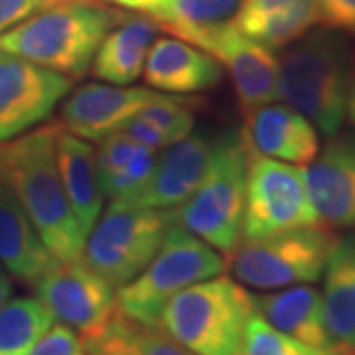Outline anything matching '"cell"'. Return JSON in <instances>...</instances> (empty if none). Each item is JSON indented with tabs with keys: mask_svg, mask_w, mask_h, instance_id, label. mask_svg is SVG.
<instances>
[{
	"mask_svg": "<svg viewBox=\"0 0 355 355\" xmlns=\"http://www.w3.org/2000/svg\"><path fill=\"white\" fill-rule=\"evenodd\" d=\"M99 142H101L99 150H95V164H97V178H99V186H101L103 182H107L127 164V160L137 148V142L119 130L111 132L109 137H105Z\"/></svg>",
	"mask_w": 355,
	"mask_h": 355,
	"instance_id": "30",
	"label": "cell"
},
{
	"mask_svg": "<svg viewBox=\"0 0 355 355\" xmlns=\"http://www.w3.org/2000/svg\"><path fill=\"white\" fill-rule=\"evenodd\" d=\"M253 306L254 312H259L270 326L298 342L312 347L334 345L326 328L322 294L308 284H296L286 291L253 296Z\"/></svg>",
	"mask_w": 355,
	"mask_h": 355,
	"instance_id": "21",
	"label": "cell"
},
{
	"mask_svg": "<svg viewBox=\"0 0 355 355\" xmlns=\"http://www.w3.org/2000/svg\"><path fill=\"white\" fill-rule=\"evenodd\" d=\"M247 146L241 132L216 140L209 168L198 190L174 209L178 225L227 257L243 239Z\"/></svg>",
	"mask_w": 355,
	"mask_h": 355,
	"instance_id": "6",
	"label": "cell"
},
{
	"mask_svg": "<svg viewBox=\"0 0 355 355\" xmlns=\"http://www.w3.org/2000/svg\"><path fill=\"white\" fill-rule=\"evenodd\" d=\"M336 235L324 225L298 227L263 239H241L227 254L235 280L257 291L318 282L328 265Z\"/></svg>",
	"mask_w": 355,
	"mask_h": 355,
	"instance_id": "8",
	"label": "cell"
},
{
	"mask_svg": "<svg viewBox=\"0 0 355 355\" xmlns=\"http://www.w3.org/2000/svg\"><path fill=\"white\" fill-rule=\"evenodd\" d=\"M10 296H12V282L6 275L4 266L0 265V308L10 300Z\"/></svg>",
	"mask_w": 355,
	"mask_h": 355,
	"instance_id": "37",
	"label": "cell"
},
{
	"mask_svg": "<svg viewBox=\"0 0 355 355\" xmlns=\"http://www.w3.org/2000/svg\"><path fill=\"white\" fill-rule=\"evenodd\" d=\"M146 85L166 93H200L217 87L221 65L180 38L154 40L142 67Z\"/></svg>",
	"mask_w": 355,
	"mask_h": 355,
	"instance_id": "17",
	"label": "cell"
},
{
	"mask_svg": "<svg viewBox=\"0 0 355 355\" xmlns=\"http://www.w3.org/2000/svg\"><path fill=\"white\" fill-rule=\"evenodd\" d=\"M55 162L73 216L89 235L103 211V191L97 178L95 148L87 140L60 127L55 139Z\"/></svg>",
	"mask_w": 355,
	"mask_h": 355,
	"instance_id": "22",
	"label": "cell"
},
{
	"mask_svg": "<svg viewBox=\"0 0 355 355\" xmlns=\"http://www.w3.org/2000/svg\"><path fill=\"white\" fill-rule=\"evenodd\" d=\"M345 119L349 127L355 128V55L349 62V73H347V89H345Z\"/></svg>",
	"mask_w": 355,
	"mask_h": 355,
	"instance_id": "36",
	"label": "cell"
},
{
	"mask_svg": "<svg viewBox=\"0 0 355 355\" xmlns=\"http://www.w3.org/2000/svg\"><path fill=\"white\" fill-rule=\"evenodd\" d=\"M156 158H158L156 148L137 144V148L127 160V164L101 184L103 198L125 200L128 196H132L148 180L154 164H156Z\"/></svg>",
	"mask_w": 355,
	"mask_h": 355,
	"instance_id": "29",
	"label": "cell"
},
{
	"mask_svg": "<svg viewBox=\"0 0 355 355\" xmlns=\"http://www.w3.org/2000/svg\"><path fill=\"white\" fill-rule=\"evenodd\" d=\"M241 137L247 153L296 166L310 164L320 150L316 127L286 103H268L245 114Z\"/></svg>",
	"mask_w": 355,
	"mask_h": 355,
	"instance_id": "16",
	"label": "cell"
},
{
	"mask_svg": "<svg viewBox=\"0 0 355 355\" xmlns=\"http://www.w3.org/2000/svg\"><path fill=\"white\" fill-rule=\"evenodd\" d=\"M60 123L24 132L0 144V174L34 223L40 239L58 263L79 261L87 233L81 229L65 196L55 139Z\"/></svg>",
	"mask_w": 355,
	"mask_h": 355,
	"instance_id": "1",
	"label": "cell"
},
{
	"mask_svg": "<svg viewBox=\"0 0 355 355\" xmlns=\"http://www.w3.org/2000/svg\"><path fill=\"white\" fill-rule=\"evenodd\" d=\"M196 99L180 95H154L140 109L139 116L162 130L172 142L186 139L196 125Z\"/></svg>",
	"mask_w": 355,
	"mask_h": 355,
	"instance_id": "27",
	"label": "cell"
},
{
	"mask_svg": "<svg viewBox=\"0 0 355 355\" xmlns=\"http://www.w3.org/2000/svg\"><path fill=\"white\" fill-rule=\"evenodd\" d=\"M154 91L146 87L87 83L76 89L60 113V127L83 140H101L119 130L153 99Z\"/></svg>",
	"mask_w": 355,
	"mask_h": 355,
	"instance_id": "15",
	"label": "cell"
},
{
	"mask_svg": "<svg viewBox=\"0 0 355 355\" xmlns=\"http://www.w3.org/2000/svg\"><path fill=\"white\" fill-rule=\"evenodd\" d=\"M162 30L209 53L227 69L243 114L279 99V58L272 50L247 38L233 22L166 26Z\"/></svg>",
	"mask_w": 355,
	"mask_h": 355,
	"instance_id": "10",
	"label": "cell"
},
{
	"mask_svg": "<svg viewBox=\"0 0 355 355\" xmlns=\"http://www.w3.org/2000/svg\"><path fill=\"white\" fill-rule=\"evenodd\" d=\"M320 24L355 36V0H318Z\"/></svg>",
	"mask_w": 355,
	"mask_h": 355,
	"instance_id": "32",
	"label": "cell"
},
{
	"mask_svg": "<svg viewBox=\"0 0 355 355\" xmlns=\"http://www.w3.org/2000/svg\"><path fill=\"white\" fill-rule=\"evenodd\" d=\"M101 2H109L113 6L125 8V10H130V12L144 14V16H150V18H156L168 4V0H101Z\"/></svg>",
	"mask_w": 355,
	"mask_h": 355,
	"instance_id": "35",
	"label": "cell"
},
{
	"mask_svg": "<svg viewBox=\"0 0 355 355\" xmlns=\"http://www.w3.org/2000/svg\"><path fill=\"white\" fill-rule=\"evenodd\" d=\"M119 132H123L125 137L135 140L137 144L150 146V148H156V150H162L166 146L174 144L162 130H158L154 125H150L148 121H144L139 114H132L128 121H125L121 125V128H119Z\"/></svg>",
	"mask_w": 355,
	"mask_h": 355,
	"instance_id": "33",
	"label": "cell"
},
{
	"mask_svg": "<svg viewBox=\"0 0 355 355\" xmlns=\"http://www.w3.org/2000/svg\"><path fill=\"white\" fill-rule=\"evenodd\" d=\"M53 2L58 0H0V34L8 32Z\"/></svg>",
	"mask_w": 355,
	"mask_h": 355,
	"instance_id": "34",
	"label": "cell"
},
{
	"mask_svg": "<svg viewBox=\"0 0 355 355\" xmlns=\"http://www.w3.org/2000/svg\"><path fill=\"white\" fill-rule=\"evenodd\" d=\"M55 263L10 184L0 174V265L16 280L34 286Z\"/></svg>",
	"mask_w": 355,
	"mask_h": 355,
	"instance_id": "18",
	"label": "cell"
},
{
	"mask_svg": "<svg viewBox=\"0 0 355 355\" xmlns=\"http://www.w3.org/2000/svg\"><path fill=\"white\" fill-rule=\"evenodd\" d=\"M349 48L336 30L306 32L279 58V99L331 137L345 121Z\"/></svg>",
	"mask_w": 355,
	"mask_h": 355,
	"instance_id": "3",
	"label": "cell"
},
{
	"mask_svg": "<svg viewBox=\"0 0 355 355\" xmlns=\"http://www.w3.org/2000/svg\"><path fill=\"white\" fill-rule=\"evenodd\" d=\"M28 355H87L83 340L76 330H71L65 324L50 326Z\"/></svg>",
	"mask_w": 355,
	"mask_h": 355,
	"instance_id": "31",
	"label": "cell"
},
{
	"mask_svg": "<svg viewBox=\"0 0 355 355\" xmlns=\"http://www.w3.org/2000/svg\"><path fill=\"white\" fill-rule=\"evenodd\" d=\"M125 16L99 0H58L0 34V50L79 79L89 71L103 38Z\"/></svg>",
	"mask_w": 355,
	"mask_h": 355,
	"instance_id": "2",
	"label": "cell"
},
{
	"mask_svg": "<svg viewBox=\"0 0 355 355\" xmlns=\"http://www.w3.org/2000/svg\"><path fill=\"white\" fill-rule=\"evenodd\" d=\"M53 320L69 326L83 342L101 334L116 312V292L81 259L55 263L34 284Z\"/></svg>",
	"mask_w": 355,
	"mask_h": 355,
	"instance_id": "11",
	"label": "cell"
},
{
	"mask_svg": "<svg viewBox=\"0 0 355 355\" xmlns=\"http://www.w3.org/2000/svg\"><path fill=\"white\" fill-rule=\"evenodd\" d=\"M83 345L87 355H196L160 326L139 324L119 310L107 328Z\"/></svg>",
	"mask_w": 355,
	"mask_h": 355,
	"instance_id": "24",
	"label": "cell"
},
{
	"mask_svg": "<svg viewBox=\"0 0 355 355\" xmlns=\"http://www.w3.org/2000/svg\"><path fill=\"white\" fill-rule=\"evenodd\" d=\"M216 140L202 132L162 148L148 180L123 202L154 209H176L190 198L209 168Z\"/></svg>",
	"mask_w": 355,
	"mask_h": 355,
	"instance_id": "13",
	"label": "cell"
},
{
	"mask_svg": "<svg viewBox=\"0 0 355 355\" xmlns=\"http://www.w3.org/2000/svg\"><path fill=\"white\" fill-rule=\"evenodd\" d=\"M239 4L241 0H168L164 10L153 20L158 28L217 24L233 18Z\"/></svg>",
	"mask_w": 355,
	"mask_h": 355,
	"instance_id": "28",
	"label": "cell"
},
{
	"mask_svg": "<svg viewBox=\"0 0 355 355\" xmlns=\"http://www.w3.org/2000/svg\"><path fill=\"white\" fill-rule=\"evenodd\" d=\"M225 268L223 254L174 223L153 261L116 288V310L144 326H160L162 310L172 296L196 282L214 279Z\"/></svg>",
	"mask_w": 355,
	"mask_h": 355,
	"instance_id": "5",
	"label": "cell"
},
{
	"mask_svg": "<svg viewBox=\"0 0 355 355\" xmlns=\"http://www.w3.org/2000/svg\"><path fill=\"white\" fill-rule=\"evenodd\" d=\"M253 296L225 275L196 282L168 300L160 328L196 355H243Z\"/></svg>",
	"mask_w": 355,
	"mask_h": 355,
	"instance_id": "4",
	"label": "cell"
},
{
	"mask_svg": "<svg viewBox=\"0 0 355 355\" xmlns=\"http://www.w3.org/2000/svg\"><path fill=\"white\" fill-rule=\"evenodd\" d=\"M304 178L324 227H355V135H331L308 164Z\"/></svg>",
	"mask_w": 355,
	"mask_h": 355,
	"instance_id": "14",
	"label": "cell"
},
{
	"mask_svg": "<svg viewBox=\"0 0 355 355\" xmlns=\"http://www.w3.org/2000/svg\"><path fill=\"white\" fill-rule=\"evenodd\" d=\"M53 316L38 298H14L0 308V355H28Z\"/></svg>",
	"mask_w": 355,
	"mask_h": 355,
	"instance_id": "25",
	"label": "cell"
},
{
	"mask_svg": "<svg viewBox=\"0 0 355 355\" xmlns=\"http://www.w3.org/2000/svg\"><path fill=\"white\" fill-rule=\"evenodd\" d=\"M156 32L158 24L150 16H125L99 44L89 67L91 76L113 85L135 83L142 76Z\"/></svg>",
	"mask_w": 355,
	"mask_h": 355,
	"instance_id": "20",
	"label": "cell"
},
{
	"mask_svg": "<svg viewBox=\"0 0 355 355\" xmlns=\"http://www.w3.org/2000/svg\"><path fill=\"white\" fill-rule=\"evenodd\" d=\"M71 81L0 50V144L44 123L71 91Z\"/></svg>",
	"mask_w": 355,
	"mask_h": 355,
	"instance_id": "12",
	"label": "cell"
},
{
	"mask_svg": "<svg viewBox=\"0 0 355 355\" xmlns=\"http://www.w3.org/2000/svg\"><path fill=\"white\" fill-rule=\"evenodd\" d=\"M243 355H355V352L340 343L330 347H312L277 330L259 312H253L245 326Z\"/></svg>",
	"mask_w": 355,
	"mask_h": 355,
	"instance_id": "26",
	"label": "cell"
},
{
	"mask_svg": "<svg viewBox=\"0 0 355 355\" xmlns=\"http://www.w3.org/2000/svg\"><path fill=\"white\" fill-rule=\"evenodd\" d=\"M174 223V209L111 200L89 231L81 261L113 288H121L153 261Z\"/></svg>",
	"mask_w": 355,
	"mask_h": 355,
	"instance_id": "7",
	"label": "cell"
},
{
	"mask_svg": "<svg viewBox=\"0 0 355 355\" xmlns=\"http://www.w3.org/2000/svg\"><path fill=\"white\" fill-rule=\"evenodd\" d=\"M247 154L243 239H263L291 229L322 225L308 193L304 168Z\"/></svg>",
	"mask_w": 355,
	"mask_h": 355,
	"instance_id": "9",
	"label": "cell"
},
{
	"mask_svg": "<svg viewBox=\"0 0 355 355\" xmlns=\"http://www.w3.org/2000/svg\"><path fill=\"white\" fill-rule=\"evenodd\" d=\"M320 22L318 0H241L233 24L268 50H282Z\"/></svg>",
	"mask_w": 355,
	"mask_h": 355,
	"instance_id": "19",
	"label": "cell"
},
{
	"mask_svg": "<svg viewBox=\"0 0 355 355\" xmlns=\"http://www.w3.org/2000/svg\"><path fill=\"white\" fill-rule=\"evenodd\" d=\"M324 318L331 342L355 352V233L338 237L324 268Z\"/></svg>",
	"mask_w": 355,
	"mask_h": 355,
	"instance_id": "23",
	"label": "cell"
}]
</instances>
